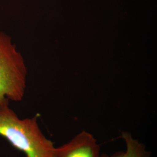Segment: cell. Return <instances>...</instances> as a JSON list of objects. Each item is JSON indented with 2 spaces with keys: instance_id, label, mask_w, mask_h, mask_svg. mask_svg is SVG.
Instances as JSON below:
<instances>
[{
  "instance_id": "cell-4",
  "label": "cell",
  "mask_w": 157,
  "mask_h": 157,
  "mask_svg": "<svg viewBox=\"0 0 157 157\" xmlns=\"http://www.w3.org/2000/svg\"><path fill=\"white\" fill-rule=\"evenodd\" d=\"M124 142L125 150L115 152L111 155L101 154V157H150V153L146 146L140 141L135 139L128 132H123L121 134Z\"/></svg>"
},
{
  "instance_id": "cell-2",
  "label": "cell",
  "mask_w": 157,
  "mask_h": 157,
  "mask_svg": "<svg viewBox=\"0 0 157 157\" xmlns=\"http://www.w3.org/2000/svg\"><path fill=\"white\" fill-rule=\"evenodd\" d=\"M26 72L22 56L11 37L0 32V104L6 101L22 100Z\"/></svg>"
},
{
  "instance_id": "cell-1",
  "label": "cell",
  "mask_w": 157,
  "mask_h": 157,
  "mask_svg": "<svg viewBox=\"0 0 157 157\" xmlns=\"http://www.w3.org/2000/svg\"><path fill=\"white\" fill-rule=\"evenodd\" d=\"M9 101L0 104V136L26 157H53L56 147L41 132L38 117L19 118Z\"/></svg>"
},
{
  "instance_id": "cell-3",
  "label": "cell",
  "mask_w": 157,
  "mask_h": 157,
  "mask_svg": "<svg viewBox=\"0 0 157 157\" xmlns=\"http://www.w3.org/2000/svg\"><path fill=\"white\" fill-rule=\"evenodd\" d=\"M101 148L94 136L82 130L62 146L55 147L53 157H101Z\"/></svg>"
}]
</instances>
